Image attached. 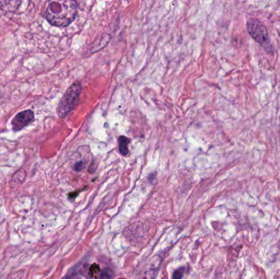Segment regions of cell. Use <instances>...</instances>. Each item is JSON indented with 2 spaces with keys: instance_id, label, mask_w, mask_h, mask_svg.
Masks as SVG:
<instances>
[{
  "instance_id": "cell-11",
  "label": "cell",
  "mask_w": 280,
  "mask_h": 279,
  "mask_svg": "<svg viewBox=\"0 0 280 279\" xmlns=\"http://www.w3.org/2000/svg\"><path fill=\"white\" fill-rule=\"evenodd\" d=\"M84 164L82 162H79L75 164L74 166V170L76 171H81L84 169Z\"/></svg>"
},
{
  "instance_id": "cell-9",
  "label": "cell",
  "mask_w": 280,
  "mask_h": 279,
  "mask_svg": "<svg viewBox=\"0 0 280 279\" xmlns=\"http://www.w3.org/2000/svg\"><path fill=\"white\" fill-rule=\"evenodd\" d=\"M88 271H89L88 273H89L91 277H95L98 273H100V272H101V269H100V267H99V265H97V264H94V265H92L90 267H89V269H88Z\"/></svg>"
},
{
  "instance_id": "cell-6",
  "label": "cell",
  "mask_w": 280,
  "mask_h": 279,
  "mask_svg": "<svg viewBox=\"0 0 280 279\" xmlns=\"http://www.w3.org/2000/svg\"><path fill=\"white\" fill-rule=\"evenodd\" d=\"M129 143H130V139L127 137L120 136L118 139L119 151L121 155L127 156L129 153Z\"/></svg>"
},
{
  "instance_id": "cell-8",
  "label": "cell",
  "mask_w": 280,
  "mask_h": 279,
  "mask_svg": "<svg viewBox=\"0 0 280 279\" xmlns=\"http://www.w3.org/2000/svg\"><path fill=\"white\" fill-rule=\"evenodd\" d=\"M184 273H185V268L184 267H181V268L175 269L172 274V279H182Z\"/></svg>"
},
{
  "instance_id": "cell-10",
  "label": "cell",
  "mask_w": 280,
  "mask_h": 279,
  "mask_svg": "<svg viewBox=\"0 0 280 279\" xmlns=\"http://www.w3.org/2000/svg\"><path fill=\"white\" fill-rule=\"evenodd\" d=\"M61 279H79L78 275L75 272H70Z\"/></svg>"
},
{
  "instance_id": "cell-2",
  "label": "cell",
  "mask_w": 280,
  "mask_h": 279,
  "mask_svg": "<svg viewBox=\"0 0 280 279\" xmlns=\"http://www.w3.org/2000/svg\"><path fill=\"white\" fill-rule=\"evenodd\" d=\"M81 92V84L79 82H76L72 86L68 88L65 95L61 98V101L57 107V114L59 117L64 118L75 108L78 103Z\"/></svg>"
},
{
  "instance_id": "cell-1",
  "label": "cell",
  "mask_w": 280,
  "mask_h": 279,
  "mask_svg": "<svg viewBox=\"0 0 280 279\" xmlns=\"http://www.w3.org/2000/svg\"><path fill=\"white\" fill-rule=\"evenodd\" d=\"M77 8V4L75 1H53L47 7L44 17L51 25L66 27L76 18Z\"/></svg>"
},
{
  "instance_id": "cell-7",
  "label": "cell",
  "mask_w": 280,
  "mask_h": 279,
  "mask_svg": "<svg viewBox=\"0 0 280 279\" xmlns=\"http://www.w3.org/2000/svg\"><path fill=\"white\" fill-rule=\"evenodd\" d=\"M113 276V271L111 269L107 268V269H103V270L100 272L99 279H112Z\"/></svg>"
},
{
  "instance_id": "cell-3",
  "label": "cell",
  "mask_w": 280,
  "mask_h": 279,
  "mask_svg": "<svg viewBox=\"0 0 280 279\" xmlns=\"http://www.w3.org/2000/svg\"><path fill=\"white\" fill-rule=\"evenodd\" d=\"M247 32L250 36L255 40L256 42L261 45L267 53L273 52V47L270 42L268 30L261 21L257 19H251L246 24Z\"/></svg>"
},
{
  "instance_id": "cell-4",
  "label": "cell",
  "mask_w": 280,
  "mask_h": 279,
  "mask_svg": "<svg viewBox=\"0 0 280 279\" xmlns=\"http://www.w3.org/2000/svg\"><path fill=\"white\" fill-rule=\"evenodd\" d=\"M34 112L30 110L21 111L15 116L12 121L13 130L14 131H19V130H22L25 128V126L30 124L34 120Z\"/></svg>"
},
{
  "instance_id": "cell-5",
  "label": "cell",
  "mask_w": 280,
  "mask_h": 279,
  "mask_svg": "<svg viewBox=\"0 0 280 279\" xmlns=\"http://www.w3.org/2000/svg\"><path fill=\"white\" fill-rule=\"evenodd\" d=\"M162 262V259L161 256H154L151 260L149 265L147 267V269L143 271V273L140 275V279H154V277H156V275L158 274Z\"/></svg>"
},
{
  "instance_id": "cell-12",
  "label": "cell",
  "mask_w": 280,
  "mask_h": 279,
  "mask_svg": "<svg viewBox=\"0 0 280 279\" xmlns=\"http://www.w3.org/2000/svg\"><path fill=\"white\" fill-rule=\"evenodd\" d=\"M120 279H124V278H120Z\"/></svg>"
}]
</instances>
